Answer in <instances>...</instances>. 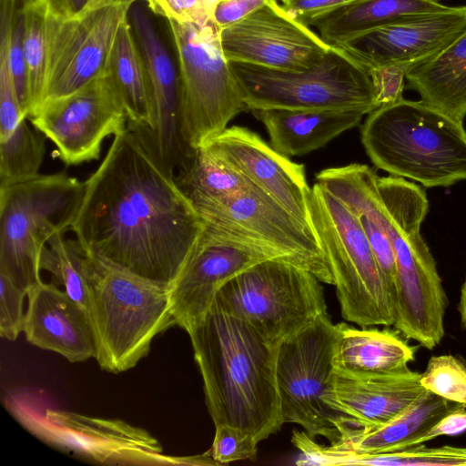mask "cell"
I'll return each instance as SVG.
<instances>
[{
  "mask_svg": "<svg viewBox=\"0 0 466 466\" xmlns=\"http://www.w3.org/2000/svg\"><path fill=\"white\" fill-rule=\"evenodd\" d=\"M84 182L70 230L85 251L170 289L206 226L147 132L127 124Z\"/></svg>",
  "mask_w": 466,
  "mask_h": 466,
  "instance_id": "cell-1",
  "label": "cell"
},
{
  "mask_svg": "<svg viewBox=\"0 0 466 466\" xmlns=\"http://www.w3.org/2000/svg\"><path fill=\"white\" fill-rule=\"evenodd\" d=\"M187 333L215 426L240 428L258 442L279 431L284 423L276 371L279 346L216 299Z\"/></svg>",
  "mask_w": 466,
  "mask_h": 466,
  "instance_id": "cell-2",
  "label": "cell"
},
{
  "mask_svg": "<svg viewBox=\"0 0 466 466\" xmlns=\"http://www.w3.org/2000/svg\"><path fill=\"white\" fill-rule=\"evenodd\" d=\"M378 189L357 204L358 216H365L381 227L395 253L394 327L406 338L432 350L444 337L448 299L436 261L420 233L429 211L422 187L406 178L377 177Z\"/></svg>",
  "mask_w": 466,
  "mask_h": 466,
  "instance_id": "cell-3",
  "label": "cell"
},
{
  "mask_svg": "<svg viewBox=\"0 0 466 466\" xmlns=\"http://www.w3.org/2000/svg\"><path fill=\"white\" fill-rule=\"evenodd\" d=\"M361 142L374 166L425 187L466 180L462 121L422 100L378 107L361 126Z\"/></svg>",
  "mask_w": 466,
  "mask_h": 466,
  "instance_id": "cell-4",
  "label": "cell"
},
{
  "mask_svg": "<svg viewBox=\"0 0 466 466\" xmlns=\"http://www.w3.org/2000/svg\"><path fill=\"white\" fill-rule=\"evenodd\" d=\"M91 259L95 359L106 371H127L148 353L157 334L176 325L170 289Z\"/></svg>",
  "mask_w": 466,
  "mask_h": 466,
  "instance_id": "cell-5",
  "label": "cell"
},
{
  "mask_svg": "<svg viewBox=\"0 0 466 466\" xmlns=\"http://www.w3.org/2000/svg\"><path fill=\"white\" fill-rule=\"evenodd\" d=\"M84 194L85 182L65 172L0 185V271L26 293L42 282V252L71 228Z\"/></svg>",
  "mask_w": 466,
  "mask_h": 466,
  "instance_id": "cell-6",
  "label": "cell"
},
{
  "mask_svg": "<svg viewBox=\"0 0 466 466\" xmlns=\"http://www.w3.org/2000/svg\"><path fill=\"white\" fill-rule=\"evenodd\" d=\"M309 213L343 319L360 327L394 326L395 302L359 217L317 182L309 195Z\"/></svg>",
  "mask_w": 466,
  "mask_h": 466,
  "instance_id": "cell-7",
  "label": "cell"
},
{
  "mask_svg": "<svg viewBox=\"0 0 466 466\" xmlns=\"http://www.w3.org/2000/svg\"><path fill=\"white\" fill-rule=\"evenodd\" d=\"M228 64L248 110L340 109L370 114L377 108L369 72L338 46L303 70Z\"/></svg>",
  "mask_w": 466,
  "mask_h": 466,
  "instance_id": "cell-8",
  "label": "cell"
},
{
  "mask_svg": "<svg viewBox=\"0 0 466 466\" xmlns=\"http://www.w3.org/2000/svg\"><path fill=\"white\" fill-rule=\"evenodd\" d=\"M13 416L43 441L102 463L124 465H214L207 453L188 457L163 454L147 431L116 419L89 417L41 407L35 394L10 393Z\"/></svg>",
  "mask_w": 466,
  "mask_h": 466,
  "instance_id": "cell-9",
  "label": "cell"
},
{
  "mask_svg": "<svg viewBox=\"0 0 466 466\" xmlns=\"http://www.w3.org/2000/svg\"><path fill=\"white\" fill-rule=\"evenodd\" d=\"M167 22L179 74L181 134L197 151L248 108L223 53L220 30L213 22Z\"/></svg>",
  "mask_w": 466,
  "mask_h": 466,
  "instance_id": "cell-10",
  "label": "cell"
},
{
  "mask_svg": "<svg viewBox=\"0 0 466 466\" xmlns=\"http://www.w3.org/2000/svg\"><path fill=\"white\" fill-rule=\"evenodd\" d=\"M319 282L299 266L266 259L227 281L215 299L267 342L279 346L327 313Z\"/></svg>",
  "mask_w": 466,
  "mask_h": 466,
  "instance_id": "cell-11",
  "label": "cell"
},
{
  "mask_svg": "<svg viewBox=\"0 0 466 466\" xmlns=\"http://www.w3.org/2000/svg\"><path fill=\"white\" fill-rule=\"evenodd\" d=\"M207 235L289 262L334 285L328 259L313 230L254 185L222 202L197 208Z\"/></svg>",
  "mask_w": 466,
  "mask_h": 466,
  "instance_id": "cell-12",
  "label": "cell"
},
{
  "mask_svg": "<svg viewBox=\"0 0 466 466\" xmlns=\"http://www.w3.org/2000/svg\"><path fill=\"white\" fill-rule=\"evenodd\" d=\"M337 324L327 313L283 341L278 351L277 382L284 423L299 425L310 437L339 442L350 428L329 406L335 372Z\"/></svg>",
  "mask_w": 466,
  "mask_h": 466,
  "instance_id": "cell-13",
  "label": "cell"
},
{
  "mask_svg": "<svg viewBox=\"0 0 466 466\" xmlns=\"http://www.w3.org/2000/svg\"><path fill=\"white\" fill-rule=\"evenodd\" d=\"M133 4H117L71 19L46 12L42 104L69 96L107 74L119 27Z\"/></svg>",
  "mask_w": 466,
  "mask_h": 466,
  "instance_id": "cell-14",
  "label": "cell"
},
{
  "mask_svg": "<svg viewBox=\"0 0 466 466\" xmlns=\"http://www.w3.org/2000/svg\"><path fill=\"white\" fill-rule=\"evenodd\" d=\"M29 119L67 166L99 159L104 140L122 133L128 121L108 73L69 96L44 102Z\"/></svg>",
  "mask_w": 466,
  "mask_h": 466,
  "instance_id": "cell-15",
  "label": "cell"
},
{
  "mask_svg": "<svg viewBox=\"0 0 466 466\" xmlns=\"http://www.w3.org/2000/svg\"><path fill=\"white\" fill-rule=\"evenodd\" d=\"M220 43L228 60L286 70L309 68L331 47L277 0L220 30Z\"/></svg>",
  "mask_w": 466,
  "mask_h": 466,
  "instance_id": "cell-16",
  "label": "cell"
},
{
  "mask_svg": "<svg viewBox=\"0 0 466 466\" xmlns=\"http://www.w3.org/2000/svg\"><path fill=\"white\" fill-rule=\"evenodd\" d=\"M128 20L139 47L148 81L153 127L147 130L157 153L178 179L196 151L181 134L179 74L146 7L132 5Z\"/></svg>",
  "mask_w": 466,
  "mask_h": 466,
  "instance_id": "cell-17",
  "label": "cell"
},
{
  "mask_svg": "<svg viewBox=\"0 0 466 466\" xmlns=\"http://www.w3.org/2000/svg\"><path fill=\"white\" fill-rule=\"evenodd\" d=\"M201 147L313 230L309 213L311 187L303 165L291 161L257 133L239 126L228 127Z\"/></svg>",
  "mask_w": 466,
  "mask_h": 466,
  "instance_id": "cell-18",
  "label": "cell"
},
{
  "mask_svg": "<svg viewBox=\"0 0 466 466\" xmlns=\"http://www.w3.org/2000/svg\"><path fill=\"white\" fill-rule=\"evenodd\" d=\"M466 30V5L421 14L356 35L338 47L367 71L390 64L411 70Z\"/></svg>",
  "mask_w": 466,
  "mask_h": 466,
  "instance_id": "cell-19",
  "label": "cell"
},
{
  "mask_svg": "<svg viewBox=\"0 0 466 466\" xmlns=\"http://www.w3.org/2000/svg\"><path fill=\"white\" fill-rule=\"evenodd\" d=\"M264 256L203 232L199 243L170 289L176 325L189 332L206 317L221 287Z\"/></svg>",
  "mask_w": 466,
  "mask_h": 466,
  "instance_id": "cell-20",
  "label": "cell"
},
{
  "mask_svg": "<svg viewBox=\"0 0 466 466\" xmlns=\"http://www.w3.org/2000/svg\"><path fill=\"white\" fill-rule=\"evenodd\" d=\"M424 390L420 374L409 367L371 374L335 369L329 406L345 416L351 428H372L391 420Z\"/></svg>",
  "mask_w": 466,
  "mask_h": 466,
  "instance_id": "cell-21",
  "label": "cell"
},
{
  "mask_svg": "<svg viewBox=\"0 0 466 466\" xmlns=\"http://www.w3.org/2000/svg\"><path fill=\"white\" fill-rule=\"evenodd\" d=\"M23 332L26 340L70 362L95 358V335L86 310L54 283L43 281L28 293Z\"/></svg>",
  "mask_w": 466,
  "mask_h": 466,
  "instance_id": "cell-22",
  "label": "cell"
},
{
  "mask_svg": "<svg viewBox=\"0 0 466 466\" xmlns=\"http://www.w3.org/2000/svg\"><path fill=\"white\" fill-rule=\"evenodd\" d=\"M11 36H0V185L35 177L45 157L43 137L20 109L10 67Z\"/></svg>",
  "mask_w": 466,
  "mask_h": 466,
  "instance_id": "cell-23",
  "label": "cell"
},
{
  "mask_svg": "<svg viewBox=\"0 0 466 466\" xmlns=\"http://www.w3.org/2000/svg\"><path fill=\"white\" fill-rule=\"evenodd\" d=\"M251 112L264 125L270 145L288 157L324 147L368 115L361 110L340 109L269 108Z\"/></svg>",
  "mask_w": 466,
  "mask_h": 466,
  "instance_id": "cell-24",
  "label": "cell"
},
{
  "mask_svg": "<svg viewBox=\"0 0 466 466\" xmlns=\"http://www.w3.org/2000/svg\"><path fill=\"white\" fill-rule=\"evenodd\" d=\"M461 405L465 404L450 401L425 390L389 422L372 428H350L333 445L363 454L400 451L414 446L442 417Z\"/></svg>",
  "mask_w": 466,
  "mask_h": 466,
  "instance_id": "cell-25",
  "label": "cell"
},
{
  "mask_svg": "<svg viewBox=\"0 0 466 466\" xmlns=\"http://www.w3.org/2000/svg\"><path fill=\"white\" fill-rule=\"evenodd\" d=\"M439 0H354L319 15L305 25L316 28L330 46L365 32L421 14L443 10Z\"/></svg>",
  "mask_w": 466,
  "mask_h": 466,
  "instance_id": "cell-26",
  "label": "cell"
},
{
  "mask_svg": "<svg viewBox=\"0 0 466 466\" xmlns=\"http://www.w3.org/2000/svg\"><path fill=\"white\" fill-rule=\"evenodd\" d=\"M334 367L349 374L397 370L414 360V348L389 329L355 328L339 323Z\"/></svg>",
  "mask_w": 466,
  "mask_h": 466,
  "instance_id": "cell-27",
  "label": "cell"
},
{
  "mask_svg": "<svg viewBox=\"0 0 466 466\" xmlns=\"http://www.w3.org/2000/svg\"><path fill=\"white\" fill-rule=\"evenodd\" d=\"M409 88L426 104L463 121L466 116V30L432 58L406 75Z\"/></svg>",
  "mask_w": 466,
  "mask_h": 466,
  "instance_id": "cell-28",
  "label": "cell"
},
{
  "mask_svg": "<svg viewBox=\"0 0 466 466\" xmlns=\"http://www.w3.org/2000/svg\"><path fill=\"white\" fill-rule=\"evenodd\" d=\"M107 73L124 105L127 124L150 131L153 116L148 81L128 17L119 27Z\"/></svg>",
  "mask_w": 466,
  "mask_h": 466,
  "instance_id": "cell-29",
  "label": "cell"
},
{
  "mask_svg": "<svg viewBox=\"0 0 466 466\" xmlns=\"http://www.w3.org/2000/svg\"><path fill=\"white\" fill-rule=\"evenodd\" d=\"M177 182L196 209L222 202L252 185L205 147L197 149L189 167Z\"/></svg>",
  "mask_w": 466,
  "mask_h": 466,
  "instance_id": "cell-30",
  "label": "cell"
},
{
  "mask_svg": "<svg viewBox=\"0 0 466 466\" xmlns=\"http://www.w3.org/2000/svg\"><path fill=\"white\" fill-rule=\"evenodd\" d=\"M63 236L56 234L49 240L41 255L40 268L52 274L55 284L62 286L88 313L92 259L76 239Z\"/></svg>",
  "mask_w": 466,
  "mask_h": 466,
  "instance_id": "cell-31",
  "label": "cell"
},
{
  "mask_svg": "<svg viewBox=\"0 0 466 466\" xmlns=\"http://www.w3.org/2000/svg\"><path fill=\"white\" fill-rule=\"evenodd\" d=\"M21 1L25 21L24 51L28 75L31 117L41 106L45 96L47 6L44 0Z\"/></svg>",
  "mask_w": 466,
  "mask_h": 466,
  "instance_id": "cell-32",
  "label": "cell"
},
{
  "mask_svg": "<svg viewBox=\"0 0 466 466\" xmlns=\"http://www.w3.org/2000/svg\"><path fill=\"white\" fill-rule=\"evenodd\" d=\"M420 383L428 391L466 405V365L452 355L432 356L420 374Z\"/></svg>",
  "mask_w": 466,
  "mask_h": 466,
  "instance_id": "cell-33",
  "label": "cell"
},
{
  "mask_svg": "<svg viewBox=\"0 0 466 466\" xmlns=\"http://www.w3.org/2000/svg\"><path fill=\"white\" fill-rule=\"evenodd\" d=\"M363 465L373 466H466V448L415 445L400 451L364 454Z\"/></svg>",
  "mask_w": 466,
  "mask_h": 466,
  "instance_id": "cell-34",
  "label": "cell"
},
{
  "mask_svg": "<svg viewBox=\"0 0 466 466\" xmlns=\"http://www.w3.org/2000/svg\"><path fill=\"white\" fill-rule=\"evenodd\" d=\"M215 428L214 440L208 452L218 465L256 459L258 441L249 432L228 424Z\"/></svg>",
  "mask_w": 466,
  "mask_h": 466,
  "instance_id": "cell-35",
  "label": "cell"
},
{
  "mask_svg": "<svg viewBox=\"0 0 466 466\" xmlns=\"http://www.w3.org/2000/svg\"><path fill=\"white\" fill-rule=\"evenodd\" d=\"M25 297L27 293L0 271V334L8 340H15L23 331Z\"/></svg>",
  "mask_w": 466,
  "mask_h": 466,
  "instance_id": "cell-36",
  "label": "cell"
},
{
  "mask_svg": "<svg viewBox=\"0 0 466 466\" xmlns=\"http://www.w3.org/2000/svg\"><path fill=\"white\" fill-rule=\"evenodd\" d=\"M24 13L22 8H19L15 12L12 30L10 67L20 109L24 116L28 118L30 115V102L28 75L24 51Z\"/></svg>",
  "mask_w": 466,
  "mask_h": 466,
  "instance_id": "cell-37",
  "label": "cell"
},
{
  "mask_svg": "<svg viewBox=\"0 0 466 466\" xmlns=\"http://www.w3.org/2000/svg\"><path fill=\"white\" fill-rule=\"evenodd\" d=\"M378 266L395 302L396 260L392 244L385 231L365 216H358ZM397 311V310H396Z\"/></svg>",
  "mask_w": 466,
  "mask_h": 466,
  "instance_id": "cell-38",
  "label": "cell"
},
{
  "mask_svg": "<svg viewBox=\"0 0 466 466\" xmlns=\"http://www.w3.org/2000/svg\"><path fill=\"white\" fill-rule=\"evenodd\" d=\"M410 68L404 65L390 64L369 70L377 108L403 99L406 75Z\"/></svg>",
  "mask_w": 466,
  "mask_h": 466,
  "instance_id": "cell-39",
  "label": "cell"
},
{
  "mask_svg": "<svg viewBox=\"0 0 466 466\" xmlns=\"http://www.w3.org/2000/svg\"><path fill=\"white\" fill-rule=\"evenodd\" d=\"M149 10L167 21L205 25L209 19L208 0H146Z\"/></svg>",
  "mask_w": 466,
  "mask_h": 466,
  "instance_id": "cell-40",
  "label": "cell"
},
{
  "mask_svg": "<svg viewBox=\"0 0 466 466\" xmlns=\"http://www.w3.org/2000/svg\"><path fill=\"white\" fill-rule=\"evenodd\" d=\"M268 0H217L209 19L219 29L228 27L258 10Z\"/></svg>",
  "mask_w": 466,
  "mask_h": 466,
  "instance_id": "cell-41",
  "label": "cell"
},
{
  "mask_svg": "<svg viewBox=\"0 0 466 466\" xmlns=\"http://www.w3.org/2000/svg\"><path fill=\"white\" fill-rule=\"evenodd\" d=\"M354 0H287L283 6L304 25L310 19Z\"/></svg>",
  "mask_w": 466,
  "mask_h": 466,
  "instance_id": "cell-42",
  "label": "cell"
},
{
  "mask_svg": "<svg viewBox=\"0 0 466 466\" xmlns=\"http://www.w3.org/2000/svg\"><path fill=\"white\" fill-rule=\"evenodd\" d=\"M465 431L466 405H461L442 417L415 442V445L423 444L426 441L443 435L451 436L460 434Z\"/></svg>",
  "mask_w": 466,
  "mask_h": 466,
  "instance_id": "cell-43",
  "label": "cell"
},
{
  "mask_svg": "<svg viewBox=\"0 0 466 466\" xmlns=\"http://www.w3.org/2000/svg\"><path fill=\"white\" fill-rule=\"evenodd\" d=\"M48 13L66 19L82 15L89 0H44Z\"/></svg>",
  "mask_w": 466,
  "mask_h": 466,
  "instance_id": "cell-44",
  "label": "cell"
},
{
  "mask_svg": "<svg viewBox=\"0 0 466 466\" xmlns=\"http://www.w3.org/2000/svg\"><path fill=\"white\" fill-rule=\"evenodd\" d=\"M457 309L460 316L461 324L462 328L466 329V276L461 287Z\"/></svg>",
  "mask_w": 466,
  "mask_h": 466,
  "instance_id": "cell-45",
  "label": "cell"
},
{
  "mask_svg": "<svg viewBox=\"0 0 466 466\" xmlns=\"http://www.w3.org/2000/svg\"><path fill=\"white\" fill-rule=\"evenodd\" d=\"M139 0H89L84 13L100 9V8H104V7L114 5H117V4H122V3H127V2L136 3Z\"/></svg>",
  "mask_w": 466,
  "mask_h": 466,
  "instance_id": "cell-46",
  "label": "cell"
},
{
  "mask_svg": "<svg viewBox=\"0 0 466 466\" xmlns=\"http://www.w3.org/2000/svg\"><path fill=\"white\" fill-rule=\"evenodd\" d=\"M281 1H282V3H284V2H286L287 0H281Z\"/></svg>",
  "mask_w": 466,
  "mask_h": 466,
  "instance_id": "cell-47",
  "label": "cell"
},
{
  "mask_svg": "<svg viewBox=\"0 0 466 466\" xmlns=\"http://www.w3.org/2000/svg\"><path fill=\"white\" fill-rule=\"evenodd\" d=\"M285 3V2H284Z\"/></svg>",
  "mask_w": 466,
  "mask_h": 466,
  "instance_id": "cell-48",
  "label": "cell"
}]
</instances>
